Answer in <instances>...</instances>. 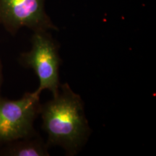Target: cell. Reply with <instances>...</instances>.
I'll return each instance as SVG.
<instances>
[{"instance_id": "6da1fadb", "label": "cell", "mask_w": 156, "mask_h": 156, "mask_svg": "<svg viewBox=\"0 0 156 156\" xmlns=\"http://www.w3.org/2000/svg\"><path fill=\"white\" fill-rule=\"evenodd\" d=\"M40 114L48 147L59 146L67 155H75L85 146L91 129L83 100L68 83L60 85L57 94L41 105Z\"/></svg>"}, {"instance_id": "7a4b0ae2", "label": "cell", "mask_w": 156, "mask_h": 156, "mask_svg": "<svg viewBox=\"0 0 156 156\" xmlns=\"http://www.w3.org/2000/svg\"><path fill=\"white\" fill-rule=\"evenodd\" d=\"M30 51L20 56L19 61L24 67L32 69L39 80L36 90L41 93L48 90L55 95L59 89V67L62 59L58 45L49 30L34 31L30 39Z\"/></svg>"}, {"instance_id": "3957f363", "label": "cell", "mask_w": 156, "mask_h": 156, "mask_svg": "<svg viewBox=\"0 0 156 156\" xmlns=\"http://www.w3.org/2000/svg\"><path fill=\"white\" fill-rule=\"evenodd\" d=\"M40 95L35 90L17 100L0 98V147L38 134L34 124L40 114Z\"/></svg>"}, {"instance_id": "277c9868", "label": "cell", "mask_w": 156, "mask_h": 156, "mask_svg": "<svg viewBox=\"0 0 156 156\" xmlns=\"http://www.w3.org/2000/svg\"><path fill=\"white\" fill-rule=\"evenodd\" d=\"M0 24L15 35L20 29L58 30L45 8V0H0Z\"/></svg>"}, {"instance_id": "5b68a950", "label": "cell", "mask_w": 156, "mask_h": 156, "mask_svg": "<svg viewBox=\"0 0 156 156\" xmlns=\"http://www.w3.org/2000/svg\"><path fill=\"white\" fill-rule=\"evenodd\" d=\"M46 142L38 134L23 138L3 145L0 149V155L6 156H48Z\"/></svg>"}, {"instance_id": "8992f818", "label": "cell", "mask_w": 156, "mask_h": 156, "mask_svg": "<svg viewBox=\"0 0 156 156\" xmlns=\"http://www.w3.org/2000/svg\"><path fill=\"white\" fill-rule=\"evenodd\" d=\"M2 85V67L1 61H0V98H1V88Z\"/></svg>"}]
</instances>
